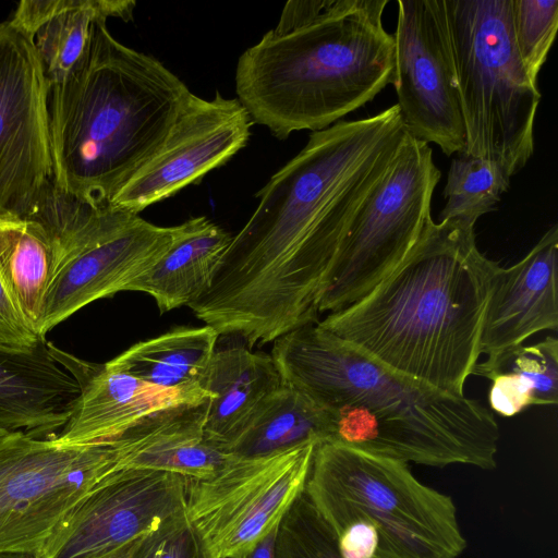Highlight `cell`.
I'll list each match as a JSON object with an SVG mask.
<instances>
[{
	"label": "cell",
	"mask_w": 558,
	"mask_h": 558,
	"mask_svg": "<svg viewBox=\"0 0 558 558\" xmlns=\"http://www.w3.org/2000/svg\"><path fill=\"white\" fill-rule=\"evenodd\" d=\"M304 493L328 524L368 519L375 558H458L466 547L452 498L418 481L405 462L320 441Z\"/></svg>",
	"instance_id": "52a82bcc"
},
{
	"label": "cell",
	"mask_w": 558,
	"mask_h": 558,
	"mask_svg": "<svg viewBox=\"0 0 558 558\" xmlns=\"http://www.w3.org/2000/svg\"><path fill=\"white\" fill-rule=\"evenodd\" d=\"M142 537L97 558H132Z\"/></svg>",
	"instance_id": "836d02e7"
},
{
	"label": "cell",
	"mask_w": 558,
	"mask_h": 558,
	"mask_svg": "<svg viewBox=\"0 0 558 558\" xmlns=\"http://www.w3.org/2000/svg\"><path fill=\"white\" fill-rule=\"evenodd\" d=\"M27 218L44 227L57 255L38 327L43 338L87 304L126 291L187 227L156 226L109 203H83L54 185Z\"/></svg>",
	"instance_id": "ba28073f"
},
{
	"label": "cell",
	"mask_w": 558,
	"mask_h": 558,
	"mask_svg": "<svg viewBox=\"0 0 558 558\" xmlns=\"http://www.w3.org/2000/svg\"><path fill=\"white\" fill-rule=\"evenodd\" d=\"M515 48L534 83L547 59L558 29L557 0H511Z\"/></svg>",
	"instance_id": "f1b7e54d"
},
{
	"label": "cell",
	"mask_w": 558,
	"mask_h": 558,
	"mask_svg": "<svg viewBox=\"0 0 558 558\" xmlns=\"http://www.w3.org/2000/svg\"><path fill=\"white\" fill-rule=\"evenodd\" d=\"M0 558H35L32 555L19 553H0Z\"/></svg>",
	"instance_id": "e575fe53"
},
{
	"label": "cell",
	"mask_w": 558,
	"mask_h": 558,
	"mask_svg": "<svg viewBox=\"0 0 558 558\" xmlns=\"http://www.w3.org/2000/svg\"><path fill=\"white\" fill-rule=\"evenodd\" d=\"M49 90L33 36L0 23V214L28 217L53 185Z\"/></svg>",
	"instance_id": "7c38bea8"
},
{
	"label": "cell",
	"mask_w": 558,
	"mask_h": 558,
	"mask_svg": "<svg viewBox=\"0 0 558 558\" xmlns=\"http://www.w3.org/2000/svg\"><path fill=\"white\" fill-rule=\"evenodd\" d=\"M56 263L54 244L39 222L0 214V279L37 335Z\"/></svg>",
	"instance_id": "d4e9b609"
},
{
	"label": "cell",
	"mask_w": 558,
	"mask_h": 558,
	"mask_svg": "<svg viewBox=\"0 0 558 558\" xmlns=\"http://www.w3.org/2000/svg\"><path fill=\"white\" fill-rule=\"evenodd\" d=\"M270 356L282 384L328 411L331 441L405 463L497 465L499 426L477 399L399 375L317 323L276 339Z\"/></svg>",
	"instance_id": "7a4b0ae2"
},
{
	"label": "cell",
	"mask_w": 558,
	"mask_h": 558,
	"mask_svg": "<svg viewBox=\"0 0 558 558\" xmlns=\"http://www.w3.org/2000/svg\"><path fill=\"white\" fill-rule=\"evenodd\" d=\"M218 337L207 325L175 328L133 344L105 365L159 388L194 390L201 388Z\"/></svg>",
	"instance_id": "cb8c5ba5"
},
{
	"label": "cell",
	"mask_w": 558,
	"mask_h": 558,
	"mask_svg": "<svg viewBox=\"0 0 558 558\" xmlns=\"http://www.w3.org/2000/svg\"><path fill=\"white\" fill-rule=\"evenodd\" d=\"M331 433L328 411L282 384L259 404L226 453L242 458L263 457L310 440H329Z\"/></svg>",
	"instance_id": "484cf974"
},
{
	"label": "cell",
	"mask_w": 558,
	"mask_h": 558,
	"mask_svg": "<svg viewBox=\"0 0 558 558\" xmlns=\"http://www.w3.org/2000/svg\"><path fill=\"white\" fill-rule=\"evenodd\" d=\"M184 510V476L118 469L75 505L36 558H97L148 534Z\"/></svg>",
	"instance_id": "4fadbf2b"
},
{
	"label": "cell",
	"mask_w": 558,
	"mask_h": 558,
	"mask_svg": "<svg viewBox=\"0 0 558 558\" xmlns=\"http://www.w3.org/2000/svg\"><path fill=\"white\" fill-rule=\"evenodd\" d=\"M464 129L462 154L497 163L511 178L534 153L541 101L519 58L511 0H438Z\"/></svg>",
	"instance_id": "8992f818"
},
{
	"label": "cell",
	"mask_w": 558,
	"mask_h": 558,
	"mask_svg": "<svg viewBox=\"0 0 558 558\" xmlns=\"http://www.w3.org/2000/svg\"><path fill=\"white\" fill-rule=\"evenodd\" d=\"M48 348L57 362L74 377L80 388L69 421L59 434L53 435L63 445L108 442L150 413L209 395L202 388H159L110 369L105 364L81 360L51 342H48Z\"/></svg>",
	"instance_id": "2e32d148"
},
{
	"label": "cell",
	"mask_w": 558,
	"mask_h": 558,
	"mask_svg": "<svg viewBox=\"0 0 558 558\" xmlns=\"http://www.w3.org/2000/svg\"><path fill=\"white\" fill-rule=\"evenodd\" d=\"M558 327V228L553 226L517 264L498 267L487 302L481 354L523 344Z\"/></svg>",
	"instance_id": "e0dca14e"
},
{
	"label": "cell",
	"mask_w": 558,
	"mask_h": 558,
	"mask_svg": "<svg viewBox=\"0 0 558 558\" xmlns=\"http://www.w3.org/2000/svg\"><path fill=\"white\" fill-rule=\"evenodd\" d=\"M275 558H342L333 530L304 492L279 522Z\"/></svg>",
	"instance_id": "83f0119b"
},
{
	"label": "cell",
	"mask_w": 558,
	"mask_h": 558,
	"mask_svg": "<svg viewBox=\"0 0 558 558\" xmlns=\"http://www.w3.org/2000/svg\"><path fill=\"white\" fill-rule=\"evenodd\" d=\"M407 135L397 105L312 132L256 193L209 289L189 306L196 317L250 347L317 323L341 243Z\"/></svg>",
	"instance_id": "6da1fadb"
},
{
	"label": "cell",
	"mask_w": 558,
	"mask_h": 558,
	"mask_svg": "<svg viewBox=\"0 0 558 558\" xmlns=\"http://www.w3.org/2000/svg\"><path fill=\"white\" fill-rule=\"evenodd\" d=\"M130 0H24L15 10L16 22L33 35L47 80H63L83 57L97 20L133 19Z\"/></svg>",
	"instance_id": "44dd1931"
},
{
	"label": "cell",
	"mask_w": 558,
	"mask_h": 558,
	"mask_svg": "<svg viewBox=\"0 0 558 558\" xmlns=\"http://www.w3.org/2000/svg\"><path fill=\"white\" fill-rule=\"evenodd\" d=\"M10 433L0 430V440H2L4 437H7Z\"/></svg>",
	"instance_id": "d590c367"
},
{
	"label": "cell",
	"mask_w": 558,
	"mask_h": 558,
	"mask_svg": "<svg viewBox=\"0 0 558 558\" xmlns=\"http://www.w3.org/2000/svg\"><path fill=\"white\" fill-rule=\"evenodd\" d=\"M210 395L173 404L148 414L108 441L114 448L118 469H147L185 478L214 474L226 454L204 439Z\"/></svg>",
	"instance_id": "d6986e66"
},
{
	"label": "cell",
	"mask_w": 558,
	"mask_h": 558,
	"mask_svg": "<svg viewBox=\"0 0 558 558\" xmlns=\"http://www.w3.org/2000/svg\"><path fill=\"white\" fill-rule=\"evenodd\" d=\"M187 221L184 233L126 291L150 295L161 313L190 305L205 293L232 235L205 216Z\"/></svg>",
	"instance_id": "7402d4cb"
},
{
	"label": "cell",
	"mask_w": 558,
	"mask_h": 558,
	"mask_svg": "<svg viewBox=\"0 0 558 558\" xmlns=\"http://www.w3.org/2000/svg\"><path fill=\"white\" fill-rule=\"evenodd\" d=\"M440 177L429 144L408 134L341 243L319 314L355 303L405 259L433 221L432 197Z\"/></svg>",
	"instance_id": "9c48e42d"
},
{
	"label": "cell",
	"mask_w": 558,
	"mask_h": 558,
	"mask_svg": "<svg viewBox=\"0 0 558 558\" xmlns=\"http://www.w3.org/2000/svg\"><path fill=\"white\" fill-rule=\"evenodd\" d=\"M317 440L263 457L229 454L211 475L185 478V515L217 558H242L304 492Z\"/></svg>",
	"instance_id": "8fae6325"
},
{
	"label": "cell",
	"mask_w": 558,
	"mask_h": 558,
	"mask_svg": "<svg viewBox=\"0 0 558 558\" xmlns=\"http://www.w3.org/2000/svg\"><path fill=\"white\" fill-rule=\"evenodd\" d=\"M472 375L492 380L490 409L510 417L532 405L558 402V340L546 337L530 345H515L487 355Z\"/></svg>",
	"instance_id": "603a6c76"
},
{
	"label": "cell",
	"mask_w": 558,
	"mask_h": 558,
	"mask_svg": "<svg viewBox=\"0 0 558 558\" xmlns=\"http://www.w3.org/2000/svg\"><path fill=\"white\" fill-rule=\"evenodd\" d=\"M78 393L45 338L31 348L0 344V430L51 436L69 421Z\"/></svg>",
	"instance_id": "ac0fdd59"
},
{
	"label": "cell",
	"mask_w": 558,
	"mask_h": 558,
	"mask_svg": "<svg viewBox=\"0 0 558 558\" xmlns=\"http://www.w3.org/2000/svg\"><path fill=\"white\" fill-rule=\"evenodd\" d=\"M458 155L448 170L444 189L447 202L439 218L475 226L480 217L496 209L510 186V178L490 160Z\"/></svg>",
	"instance_id": "4316f807"
},
{
	"label": "cell",
	"mask_w": 558,
	"mask_h": 558,
	"mask_svg": "<svg viewBox=\"0 0 558 558\" xmlns=\"http://www.w3.org/2000/svg\"><path fill=\"white\" fill-rule=\"evenodd\" d=\"M395 88L407 133L447 156L465 150V129L438 0H398Z\"/></svg>",
	"instance_id": "5bb4252c"
},
{
	"label": "cell",
	"mask_w": 558,
	"mask_h": 558,
	"mask_svg": "<svg viewBox=\"0 0 558 558\" xmlns=\"http://www.w3.org/2000/svg\"><path fill=\"white\" fill-rule=\"evenodd\" d=\"M331 0H295L288 1L281 12L279 22L272 31L287 33L300 28L314 21Z\"/></svg>",
	"instance_id": "1f68e13d"
},
{
	"label": "cell",
	"mask_w": 558,
	"mask_h": 558,
	"mask_svg": "<svg viewBox=\"0 0 558 558\" xmlns=\"http://www.w3.org/2000/svg\"><path fill=\"white\" fill-rule=\"evenodd\" d=\"M499 266L477 248L474 226L433 220L396 269L317 325L397 374L461 398Z\"/></svg>",
	"instance_id": "3957f363"
},
{
	"label": "cell",
	"mask_w": 558,
	"mask_h": 558,
	"mask_svg": "<svg viewBox=\"0 0 558 558\" xmlns=\"http://www.w3.org/2000/svg\"><path fill=\"white\" fill-rule=\"evenodd\" d=\"M117 470L111 442L60 444L22 432L0 440V553L38 556L58 525Z\"/></svg>",
	"instance_id": "30bf717a"
},
{
	"label": "cell",
	"mask_w": 558,
	"mask_h": 558,
	"mask_svg": "<svg viewBox=\"0 0 558 558\" xmlns=\"http://www.w3.org/2000/svg\"><path fill=\"white\" fill-rule=\"evenodd\" d=\"M281 385L270 354L239 345L216 350L201 381L210 395L205 441L226 453L259 404Z\"/></svg>",
	"instance_id": "ffe728a7"
},
{
	"label": "cell",
	"mask_w": 558,
	"mask_h": 558,
	"mask_svg": "<svg viewBox=\"0 0 558 558\" xmlns=\"http://www.w3.org/2000/svg\"><path fill=\"white\" fill-rule=\"evenodd\" d=\"M41 339L22 316L0 279V344L31 348Z\"/></svg>",
	"instance_id": "4dcf8cb0"
},
{
	"label": "cell",
	"mask_w": 558,
	"mask_h": 558,
	"mask_svg": "<svg viewBox=\"0 0 558 558\" xmlns=\"http://www.w3.org/2000/svg\"><path fill=\"white\" fill-rule=\"evenodd\" d=\"M191 94L158 59L121 44L97 20L83 57L50 86L54 187L108 204L160 147Z\"/></svg>",
	"instance_id": "277c9868"
},
{
	"label": "cell",
	"mask_w": 558,
	"mask_h": 558,
	"mask_svg": "<svg viewBox=\"0 0 558 558\" xmlns=\"http://www.w3.org/2000/svg\"><path fill=\"white\" fill-rule=\"evenodd\" d=\"M277 527L266 534L255 547L242 558H275Z\"/></svg>",
	"instance_id": "d6a6232c"
},
{
	"label": "cell",
	"mask_w": 558,
	"mask_h": 558,
	"mask_svg": "<svg viewBox=\"0 0 558 558\" xmlns=\"http://www.w3.org/2000/svg\"><path fill=\"white\" fill-rule=\"evenodd\" d=\"M132 558H217L189 522L185 510L144 535Z\"/></svg>",
	"instance_id": "f546056e"
},
{
	"label": "cell",
	"mask_w": 558,
	"mask_h": 558,
	"mask_svg": "<svg viewBox=\"0 0 558 558\" xmlns=\"http://www.w3.org/2000/svg\"><path fill=\"white\" fill-rule=\"evenodd\" d=\"M252 120L236 98L193 93L155 154L116 192L109 205L138 215L228 162L247 144Z\"/></svg>",
	"instance_id": "9a60e30c"
},
{
	"label": "cell",
	"mask_w": 558,
	"mask_h": 558,
	"mask_svg": "<svg viewBox=\"0 0 558 558\" xmlns=\"http://www.w3.org/2000/svg\"><path fill=\"white\" fill-rule=\"evenodd\" d=\"M388 0H331L311 23L272 29L235 69L238 100L278 140L320 131L395 84V39L383 24Z\"/></svg>",
	"instance_id": "5b68a950"
}]
</instances>
